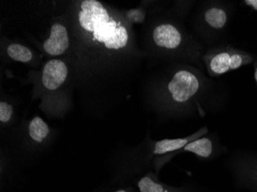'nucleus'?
<instances>
[{
    "label": "nucleus",
    "mask_w": 257,
    "mask_h": 192,
    "mask_svg": "<svg viewBox=\"0 0 257 192\" xmlns=\"http://www.w3.org/2000/svg\"><path fill=\"white\" fill-rule=\"evenodd\" d=\"M79 22L86 31L108 50H119L127 46L128 34L119 22L111 18L107 10L97 0H85L81 4Z\"/></svg>",
    "instance_id": "nucleus-1"
},
{
    "label": "nucleus",
    "mask_w": 257,
    "mask_h": 192,
    "mask_svg": "<svg viewBox=\"0 0 257 192\" xmlns=\"http://www.w3.org/2000/svg\"><path fill=\"white\" fill-rule=\"evenodd\" d=\"M203 76L190 68L181 69L175 73L168 84V90L172 101L182 110L191 113L195 110L194 105L199 107L197 99L204 87Z\"/></svg>",
    "instance_id": "nucleus-2"
},
{
    "label": "nucleus",
    "mask_w": 257,
    "mask_h": 192,
    "mask_svg": "<svg viewBox=\"0 0 257 192\" xmlns=\"http://www.w3.org/2000/svg\"><path fill=\"white\" fill-rule=\"evenodd\" d=\"M203 59L208 74L211 77L222 76L253 62V58L249 53L230 46L209 50Z\"/></svg>",
    "instance_id": "nucleus-3"
},
{
    "label": "nucleus",
    "mask_w": 257,
    "mask_h": 192,
    "mask_svg": "<svg viewBox=\"0 0 257 192\" xmlns=\"http://www.w3.org/2000/svg\"><path fill=\"white\" fill-rule=\"evenodd\" d=\"M219 151V147L215 142L214 139L209 137H202L194 141H190L178 151H173V152L160 156V158L158 157L156 158L154 161V168L157 170V172H158L163 164L170 161L173 156L180 153L192 152L196 154L198 158L202 159H209L216 156V152Z\"/></svg>",
    "instance_id": "nucleus-4"
},
{
    "label": "nucleus",
    "mask_w": 257,
    "mask_h": 192,
    "mask_svg": "<svg viewBox=\"0 0 257 192\" xmlns=\"http://www.w3.org/2000/svg\"><path fill=\"white\" fill-rule=\"evenodd\" d=\"M236 185L257 191V157L243 156L236 160L232 167Z\"/></svg>",
    "instance_id": "nucleus-5"
},
{
    "label": "nucleus",
    "mask_w": 257,
    "mask_h": 192,
    "mask_svg": "<svg viewBox=\"0 0 257 192\" xmlns=\"http://www.w3.org/2000/svg\"><path fill=\"white\" fill-rule=\"evenodd\" d=\"M137 187L139 192H198L195 187L190 186L175 187L162 182L152 171L137 180Z\"/></svg>",
    "instance_id": "nucleus-6"
},
{
    "label": "nucleus",
    "mask_w": 257,
    "mask_h": 192,
    "mask_svg": "<svg viewBox=\"0 0 257 192\" xmlns=\"http://www.w3.org/2000/svg\"><path fill=\"white\" fill-rule=\"evenodd\" d=\"M67 74L66 64L59 59H53L46 63L43 69L42 82L46 89L56 90L63 85Z\"/></svg>",
    "instance_id": "nucleus-7"
},
{
    "label": "nucleus",
    "mask_w": 257,
    "mask_h": 192,
    "mask_svg": "<svg viewBox=\"0 0 257 192\" xmlns=\"http://www.w3.org/2000/svg\"><path fill=\"white\" fill-rule=\"evenodd\" d=\"M153 39L157 46L167 50L177 49L183 42L182 33L171 24H163L156 27Z\"/></svg>",
    "instance_id": "nucleus-8"
},
{
    "label": "nucleus",
    "mask_w": 257,
    "mask_h": 192,
    "mask_svg": "<svg viewBox=\"0 0 257 192\" xmlns=\"http://www.w3.org/2000/svg\"><path fill=\"white\" fill-rule=\"evenodd\" d=\"M69 37L64 26L56 23L52 27L51 33L48 40L43 45L45 51L51 56H60L69 47Z\"/></svg>",
    "instance_id": "nucleus-9"
},
{
    "label": "nucleus",
    "mask_w": 257,
    "mask_h": 192,
    "mask_svg": "<svg viewBox=\"0 0 257 192\" xmlns=\"http://www.w3.org/2000/svg\"><path fill=\"white\" fill-rule=\"evenodd\" d=\"M29 136L37 144H43L50 133V127L40 117H35L28 126Z\"/></svg>",
    "instance_id": "nucleus-10"
},
{
    "label": "nucleus",
    "mask_w": 257,
    "mask_h": 192,
    "mask_svg": "<svg viewBox=\"0 0 257 192\" xmlns=\"http://www.w3.org/2000/svg\"><path fill=\"white\" fill-rule=\"evenodd\" d=\"M205 21L214 30L224 28L228 21L227 12L221 7H213L208 9L205 13Z\"/></svg>",
    "instance_id": "nucleus-11"
},
{
    "label": "nucleus",
    "mask_w": 257,
    "mask_h": 192,
    "mask_svg": "<svg viewBox=\"0 0 257 192\" xmlns=\"http://www.w3.org/2000/svg\"><path fill=\"white\" fill-rule=\"evenodd\" d=\"M7 53L11 59L21 63H27L33 57L31 51L20 44H11L7 49Z\"/></svg>",
    "instance_id": "nucleus-12"
},
{
    "label": "nucleus",
    "mask_w": 257,
    "mask_h": 192,
    "mask_svg": "<svg viewBox=\"0 0 257 192\" xmlns=\"http://www.w3.org/2000/svg\"><path fill=\"white\" fill-rule=\"evenodd\" d=\"M125 17L131 23H143L146 20V12L141 8L133 9L125 13Z\"/></svg>",
    "instance_id": "nucleus-13"
},
{
    "label": "nucleus",
    "mask_w": 257,
    "mask_h": 192,
    "mask_svg": "<svg viewBox=\"0 0 257 192\" xmlns=\"http://www.w3.org/2000/svg\"><path fill=\"white\" fill-rule=\"evenodd\" d=\"M13 115V107L5 102H0V122L6 124L10 122Z\"/></svg>",
    "instance_id": "nucleus-14"
},
{
    "label": "nucleus",
    "mask_w": 257,
    "mask_h": 192,
    "mask_svg": "<svg viewBox=\"0 0 257 192\" xmlns=\"http://www.w3.org/2000/svg\"><path fill=\"white\" fill-rule=\"evenodd\" d=\"M107 192H137V190L132 186H124V187H119Z\"/></svg>",
    "instance_id": "nucleus-15"
},
{
    "label": "nucleus",
    "mask_w": 257,
    "mask_h": 192,
    "mask_svg": "<svg viewBox=\"0 0 257 192\" xmlns=\"http://www.w3.org/2000/svg\"><path fill=\"white\" fill-rule=\"evenodd\" d=\"M244 4L252 8V10L257 11V0H246V1H244Z\"/></svg>",
    "instance_id": "nucleus-16"
},
{
    "label": "nucleus",
    "mask_w": 257,
    "mask_h": 192,
    "mask_svg": "<svg viewBox=\"0 0 257 192\" xmlns=\"http://www.w3.org/2000/svg\"><path fill=\"white\" fill-rule=\"evenodd\" d=\"M254 68H255V71H254V78H255V83L257 86V63L254 65Z\"/></svg>",
    "instance_id": "nucleus-17"
}]
</instances>
